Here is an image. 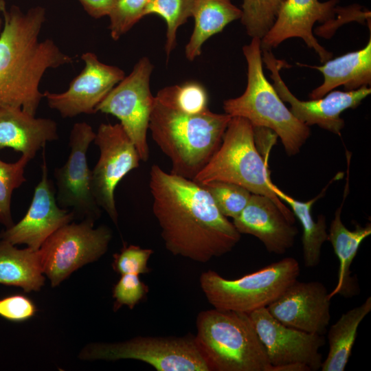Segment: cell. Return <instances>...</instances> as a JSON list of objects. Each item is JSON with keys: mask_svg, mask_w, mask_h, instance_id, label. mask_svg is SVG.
I'll list each match as a JSON object with an SVG mask.
<instances>
[{"mask_svg": "<svg viewBox=\"0 0 371 371\" xmlns=\"http://www.w3.org/2000/svg\"><path fill=\"white\" fill-rule=\"evenodd\" d=\"M193 5L194 0H150L145 16L157 14L166 23L165 52L167 57L177 46L178 28L192 16Z\"/></svg>", "mask_w": 371, "mask_h": 371, "instance_id": "28", "label": "cell"}, {"mask_svg": "<svg viewBox=\"0 0 371 371\" xmlns=\"http://www.w3.org/2000/svg\"><path fill=\"white\" fill-rule=\"evenodd\" d=\"M95 221L69 223L52 234L39 249L44 275L52 286H58L74 271L100 258L112 238L106 225L94 227Z\"/></svg>", "mask_w": 371, "mask_h": 371, "instance_id": "9", "label": "cell"}, {"mask_svg": "<svg viewBox=\"0 0 371 371\" xmlns=\"http://www.w3.org/2000/svg\"><path fill=\"white\" fill-rule=\"evenodd\" d=\"M233 224L242 234L258 238L269 253L284 254L291 249L298 234L279 207L269 197L251 194L240 214L233 218Z\"/></svg>", "mask_w": 371, "mask_h": 371, "instance_id": "19", "label": "cell"}, {"mask_svg": "<svg viewBox=\"0 0 371 371\" xmlns=\"http://www.w3.org/2000/svg\"><path fill=\"white\" fill-rule=\"evenodd\" d=\"M300 272L299 262L287 257L234 280L208 270L201 273L199 282L214 308L249 314L275 301L297 280Z\"/></svg>", "mask_w": 371, "mask_h": 371, "instance_id": "7", "label": "cell"}, {"mask_svg": "<svg viewBox=\"0 0 371 371\" xmlns=\"http://www.w3.org/2000/svg\"><path fill=\"white\" fill-rule=\"evenodd\" d=\"M3 27L0 32V109L22 108L36 115L43 93L39 89L45 72L71 65L74 57L50 38L40 39L46 21L45 9L16 5L0 0Z\"/></svg>", "mask_w": 371, "mask_h": 371, "instance_id": "2", "label": "cell"}, {"mask_svg": "<svg viewBox=\"0 0 371 371\" xmlns=\"http://www.w3.org/2000/svg\"><path fill=\"white\" fill-rule=\"evenodd\" d=\"M285 0H243L241 23L251 38H262L273 25Z\"/></svg>", "mask_w": 371, "mask_h": 371, "instance_id": "29", "label": "cell"}, {"mask_svg": "<svg viewBox=\"0 0 371 371\" xmlns=\"http://www.w3.org/2000/svg\"><path fill=\"white\" fill-rule=\"evenodd\" d=\"M153 70L149 58H141L95 108V113L110 114L120 121L143 161L149 158L147 132L155 103L150 89Z\"/></svg>", "mask_w": 371, "mask_h": 371, "instance_id": "10", "label": "cell"}, {"mask_svg": "<svg viewBox=\"0 0 371 371\" xmlns=\"http://www.w3.org/2000/svg\"><path fill=\"white\" fill-rule=\"evenodd\" d=\"M193 180L199 184L214 181L232 183L252 194L265 195L295 223L291 210L271 188L273 182L267 160L256 145L252 124L245 118L232 117L219 148Z\"/></svg>", "mask_w": 371, "mask_h": 371, "instance_id": "6", "label": "cell"}, {"mask_svg": "<svg viewBox=\"0 0 371 371\" xmlns=\"http://www.w3.org/2000/svg\"><path fill=\"white\" fill-rule=\"evenodd\" d=\"M155 98L166 105L189 114H199L209 109L206 89L194 81L166 87L159 90Z\"/></svg>", "mask_w": 371, "mask_h": 371, "instance_id": "27", "label": "cell"}, {"mask_svg": "<svg viewBox=\"0 0 371 371\" xmlns=\"http://www.w3.org/2000/svg\"><path fill=\"white\" fill-rule=\"evenodd\" d=\"M194 341L210 371H271L249 314L217 308L201 311Z\"/></svg>", "mask_w": 371, "mask_h": 371, "instance_id": "4", "label": "cell"}, {"mask_svg": "<svg viewBox=\"0 0 371 371\" xmlns=\"http://www.w3.org/2000/svg\"><path fill=\"white\" fill-rule=\"evenodd\" d=\"M58 138V125L52 119L36 117L20 107L0 109V149L12 148L32 160L48 142Z\"/></svg>", "mask_w": 371, "mask_h": 371, "instance_id": "20", "label": "cell"}, {"mask_svg": "<svg viewBox=\"0 0 371 371\" xmlns=\"http://www.w3.org/2000/svg\"><path fill=\"white\" fill-rule=\"evenodd\" d=\"M339 0L320 2L318 0H285L276 19L261 38V49L277 47L285 40L300 38L318 55L321 63L332 58L313 35V25L316 22L328 25L335 19L339 8Z\"/></svg>", "mask_w": 371, "mask_h": 371, "instance_id": "17", "label": "cell"}, {"mask_svg": "<svg viewBox=\"0 0 371 371\" xmlns=\"http://www.w3.org/2000/svg\"><path fill=\"white\" fill-rule=\"evenodd\" d=\"M267 309L286 326L320 335L331 317L329 293L318 281L295 280Z\"/></svg>", "mask_w": 371, "mask_h": 371, "instance_id": "18", "label": "cell"}, {"mask_svg": "<svg viewBox=\"0 0 371 371\" xmlns=\"http://www.w3.org/2000/svg\"><path fill=\"white\" fill-rule=\"evenodd\" d=\"M44 148L41 178L34 188L27 212L17 223L0 234L1 239L14 245H25L33 250H38L52 234L75 218L71 211L60 207L56 202L55 186L48 177Z\"/></svg>", "mask_w": 371, "mask_h": 371, "instance_id": "16", "label": "cell"}, {"mask_svg": "<svg viewBox=\"0 0 371 371\" xmlns=\"http://www.w3.org/2000/svg\"><path fill=\"white\" fill-rule=\"evenodd\" d=\"M262 63L271 71L273 86L283 102L290 104L289 110L301 122L310 126L317 125L338 135L344 127L341 114L345 110L357 107L371 93L368 87L353 91H331L322 98L304 101L297 98L281 78L280 70L287 65L277 59L271 49H261Z\"/></svg>", "mask_w": 371, "mask_h": 371, "instance_id": "14", "label": "cell"}, {"mask_svg": "<svg viewBox=\"0 0 371 371\" xmlns=\"http://www.w3.org/2000/svg\"><path fill=\"white\" fill-rule=\"evenodd\" d=\"M243 52L247 65V87L241 95L223 102L225 113L245 118L253 126L271 130L280 138L289 156L297 154L310 136L309 126L292 114L266 78L261 39L252 38Z\"/></svg>", "mask_w": 371, "mask_h": 371, "instance_id": "5", "label": "cell"}, {"mask_svg": "<svg viewBox=\"0 0 371 371\" xmlns=\"http://www.w3.org/2000/svg\"><path fill=\"white\" fill-rule=\"evenodd\" d=\"M201 185L210 193L219 211L232 218L240 214L252 194L243 186L225 181H214Z\"/></svg>", "mask_w": 371, "mask_h": 371, "instance_id": "31", "label": "cell"}, {"mask_svg": "<svg viewBox=\"0 0 371 371\" xmlns=\"http://www.w3.org/2000/svg\"><path fill=\"white\" fill-rule=\"evenodd\" d=\"M262 343L271 371H316L321 368L323 335L286 326L262 308L249 314Z\"/></svg>", "mask_w": 371, "mask_h": 371, "instance_id": "11", "label": "cell"}, {"mask_svg": "<svg viewBox=\"0 0 371 371\" xmlns=\"http://www.w3.org/2000/svg\"><path fill=\"white\" fill-rule=\"evenodd\" d=\"M328 185L316 197L307 201H300L280 190L273 183L271 189L278 197L285 201L297 217L302 227V255L304 265L312 268L320 262L322 245L328 240L326 220L325 216L320 214L315 221L311 214V208L315 202L322 196Z\"/></svg>", "mask_w": 371, "mask_h": 371, "instance_id": "26", "label": "cell"}, {"mask_svg": "<svg viewBox=\"0 0 371 371\" xmlns=\"http://www.w3.org/2000/svg\"><path fill=\"white\" fill-rule=\"evenodd\" d=\"M348 177L349 168L348 167L347 181L341 204L335 212L328 233V240L332 244L339 262L337 284L335 289L329 293L330 299L337 294L348 297L357 295L359 292L355 281L350 277V266L360 245L371 234L370 223H368L363 227L356 225L354 230H350L341 221V211L349 192Z\"/></svg>", "mask_w": 371, "mask_h": 371, "instance_id": "21", "label": "cell"}, {"mask_svg": "<svg viewBox=\"0 0 371 371\" xmlns=\"http://www.w3.org/2000/svg\"><path fill=\"white\" fill-rule=\"evenodd\" d=\"M36 311L34 302L24 295H12L0 299V317L6 320L25 322L34 317Z\"/></svg>", "mask_w": 371, "mask_h": 371, "instance_id": "35", "label": "cell"}, {"mask_svg": "<svg viewBox=\"0 0 371 371\" xmlns=\"http://www.w3.org/2000/svg\"><path fill=\"white\" fill-rule=\"evenodd\" d=\"M150 0H116L109 16L110 34L117 41L127 33L142 18Z\"/></svg>", "mask_w": 371, "mask_h": 371, "instance_id": "32", "label": "cell"}, {"mask_svg": "<svg viewBox=\"0 0 371 371\" xmlns=\"http://www.w3.org/2000/svg\"><path fill=\"white\" fill-rule=\"evenodd\" d=\"M149 188L161 236L173 255L205 263L239 242L241 234L201 184L153 165Z\"/></svg>", "mask_w": 371, "mask_h": 371, "instance_id": "1", "label": "cell"}, {"mask_svg": "<svg viewBox=\"0 0 371 371\" xmlns=\"http://www.w3.org/2000/svg\"><path fill=\"white\" fill-rule=\"evenodd\" d=\"M78 357L89 361L134 359L157 371H210L192 335L138 336L119 342H94L85 346Z\"/></svg>", "mask_w": 371, "mask_h": 371, "instance_id": "8", "label": "cell"}, {"mask_svg": "<svg viewBox=\"0 0 371 371\" xmlns=\"http://www.w3.org/2000/svg\"><path fill=\"white\" fill-rule=\"evenodd\" d=\"M371 311V297L343 313L328 332V352L322 371H344L351 355L361 322Z\"/></svg>", "mask_w": 371, "mask_h": 371, "instance_id": "25", "label": "cell"}, {"mask_svg": "<svg viewBox=\"0 0 371 371\" xmlns=\"http://www.w3.org/2000/svg\"><path fill=\"white\" fill-rule=\"evenodd\" d=\"M95 135L87 122L74 124L69 134V155L66 162L54 170L56 200L64 209H71L75 217L93 221L101 215V208L93 196L91 170L87 162V150Z\"/></svg>", "mask_w": 371, "mask_h": 371, "instance_id": "13", "label": "cell"}, {"mask_svg": "<svg viewBox=\"0 0 371 371\" xmlns=\"http://www.w3.org/2000/svg\"><path fill=\"white\" fill-rule=\"evenodd\" d=\"M80 58L84 67L66 91L43 93L48 106L64 118L95 113L98 104L125 77L122 69L102 63L93 52L83 53Z\"/></svg>", "mask_w": 371, "mask_h": 371, "instance_id": "15", "label": "cell"}, {"mask_svg": "<svg viewBox=\"0 0 371 371\" xmlns=\"http://www.w3.org/2000/svg\"><path fill=\"white\" fill-rule=\"evenodd\" d=\"M30 161L23 155L14 163L0 159V223L6 228L14 224L10 209L12 194L26 181L25 169Z\"/></svg>", "mask_w": 371, "mask_h": 371, "instance_id": "30", "label": "cell"}, {"mask_svg": "<svg viewBox=\"0 0 371 371\" xmlns=\"http://www.w3.org/2000/svg\"><path fill=\"white\" fill-rule=\"evenodd\" d=\"M2 27H3V19L2 18L0 17V32L2 30Z\"/></svg>", "mask_w": 371, "mask_h": 371, "instance_id": "37", "label": "cell"}, {"mask_svg": "<svg viewBox=\"0 0 371 371\" xmlns=\"http://www.w3.org/2000/svg\"><path fill=\"white\" fill-rule=\"evenodd\" d=\"M87 13L94 19L109 16L116 0H78Z\"/></svg>", "mask_w": 371, "mask_h": 371, "instance_id": "36", "label": "cell"}, {"mask_svg": "<svg viewBox=\"0 0 371 371\" xmlns=\"http://www.w3.org/2000/svg\"><path fill=\"white\" fill-rule=\"evenodd\" d=\"M231 118L210 109L183 113L155 98L149 131L171 161V173L193 180L219 148Z\"/></svg>", "mask_w": 371, "mask_h": 371, "instance_id": "3", "label": "cell"}, {"mask_svg": "<svg viewBox=\"0 0 371 371\" xmlns=\"http://www.w3.org/2000/svg\"><path fill=\"white\" fill-rule=\"evenodd\" d=\"M321 66H308L319 71L323 82L309 94L311 99L322 98L339 86L353 91L371 84V39L359 50L350 52L323 63Z\"/></svg>", "mask_w": 371, "mask_h": 371, "instance_id": "22", "label": "cell"}, {"mask_svg": "<svg viewBox=\"0 0 371 371\" xmlns=\"http://www.w3.org/2000/svg\"><path fill=\"white\" fill-rule=\"evenodd\" d=\"M241 9L232 0H194V26L185 47V55L192 61L201 54L202 47L211 36L223 31L234 21L240 19Z\"/></svg>", "mask_w": 371, "mask_h": 371, "instance_id": "23", "label": "cell"}, {"mask_svg": "<svg viewBox=\"0 0 371 371\" xmlns=\"http://www.w3.org/2000/svg\"><path fill=\"white\" fill-rule=\"evenodd\" d=\"M44 283L39 249H18L0 238V284L32 292L38 291Z\"/></svg>", "mask_w": 371, "mask_h": 371, "instance_id": "24", "label": "cell"}, {"mask_svg": "<svg viewBox=\"0 0 371 371\" xmlns=\"http://www.w3.org/2000/svg\"><path fill=\"white\" fill-rule=\"evenodd\" d=\"M100 156L91 170V187L98 206L117 225L115 190L121 180L139 167V153L120 123H102L93 142Z\"/></svg>", "mask_w": 371, "mask_h": 371, "instance_id": "12", "label": "cell"}, {"mask_svg": "<svg viewBox=\"0 0 371 371\" xmlns=\"http://www.w3.org/2000/svg\"><path fill=\"white\" fill-rule=\"evenodd\" d=\"M148 286L136 274L121 275L113 287V310L126 305L133 309L148 293Z\"/></svg>", "mask_w": 371, "mask_h": 371, "instance_id": "34", "label": "cell"}, {"mask_svg": "<svg viewBox=\"0 0 371 371\" xmlns=\"http://www.w3.org/2000/svg\"><path fill=\"white\" fill-rule=\"evenodd\" d=\"M151 249H144L137 245H130L113 255L112 267L120 275L145 274L151 271L148 266L150 256L153 254Z\"/></svg>", "mask_w": 371, "mask_h": 371, "instance_id": "33", "label": "cell"}]
</instances>
